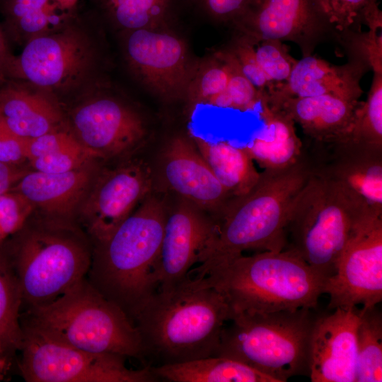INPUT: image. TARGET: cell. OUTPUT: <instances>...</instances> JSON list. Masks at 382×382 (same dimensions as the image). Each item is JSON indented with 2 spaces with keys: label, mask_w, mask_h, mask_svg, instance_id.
Masks as SVG:
<instances>
[{
  "label": "cell",
  "mask_w": 382,
  "mask_h": 382,
  "mask_svg": "<svg viewBox=\"0 0 382 382\" xmlns=\"http://www.w3.org/2000/svg\"><path fill=\"white\" fill-rule=\"evenodd\" d=\"M234 23L252 38L296 43L303 57L319 44L338 39L315 0H253Z\"/></svg>",
  "instance_id": "cell-14"
},
{
  "label": "cell",
  "mask_w": 382,
  "mask_h": 382,
  "mask_svg": "<svg viewBox=\"0 0 382 382\" xmlns=\"http://www.w3.org/2000/svg\"><path fill=\"white\" fill-rule=\"evenodd\" d=\"M313 308L238 313L224 327L214 356L228 357L285 382L308 375Z\"/></svg>",
  "instance_id": "cell-8"
},
{
  "label": "cell",
  "mask_w": 382,
  "mask_h": 382,
  "mask_svg": "<svg viewBox=\"0 0 382 382\" xmlns=\"http://www.w3.org/2000/svg\"><path fill=\"white\" fill-rule=\"evenodd\" d=\"M180 199L168 210L160 251L153 267L156 291H168L188 276L216 231L212 215Z\"/></svg>",
  "instance_id": "cell-15"
},
{
  "label": "cell",
  "mask_w": 382,
  "mask_h": 382,
  "mask_svg": "<svg viewBox=\"0 0 382 382\" xmlns=\"http://www.w3.org/2000/svg\"><path fill=\"white\" fill-rule=\"evenodd\" d=\"M28 171L20 165L0 162V195L11 190Z\"/></svg>",
  "instance_id": "cell-42"
},
{
  "label": "cell",
  "mask_w": 382,
  "mask_h": 382,
  "mask_svg": "<svg viewBox=\"0 0 382 382\" xmlns=\"http://www.w3.org/2000/svg\"><path fill=\"white\" fill-rule=\"evenodd\" d=\"M231 317L224 296L200 279L187 277L168 291H156L132 320L146 357L158 365L214 356Z\"/></svg>",
  "instance_id": "cell-2"
},
{
  "label": "cell",
  "mask_w": 382,
  "mask_h": 382,
  "mask_svg": "<svg viewBox=\"0 0 382 382\" xmlns=\"http://www.w3.org/2000/svg\"><path fill=\"white\" fill-rule=\"evenodd\" d=\"M153 178L141 161L98 172L76 212L93 244L108 239L150 193Z\"/></svg>",
  "instance_id": "cell-11"
},
{
  "label": "cell",
  "mask_w": 382,
  "mask_h": 382,
  "mask_svg": "<svg viewBox=\"0 0 382 382\" xmlns=\"http://www.w3.org/2000/svg\"><path fill=\"white\" fill-rule=\"evenodd\" d=\"M369 211L336 183L310 173L291 206L284 250L297 255L327 281L337 271L354 224Z\"/></svg>",
  "instance_id": "cell-7"
},
{
  "label": "cell",
  "mask_w": 382,
  "mask_h": 382,
  "mask_svg": "<svg viewBox=\"0 0 382 382\" xmlns=\"http://www.w3.org/2000/svg\"><path fill=\"white\" fill-rule=\"evenodd\" d=\"M190 134V139L216 179L233 197L245 195L255 185L260 173L244 148L226 141L212 143Z\"/></svg>",
  "instance_id": "cell-26"
},
{
  "label": "cell",
  "mask_w": 382,
  "mask_h": 382,
  "mask_svg": "<svg viewBox=\"0 0 382 382\" xmlns=\"http://www.w3.org/2000/svg\"><path fill=\"white\" fill-rule=\"evenodd\" d=\"M325 294L331 310L382 301V214L369 211L355 222Z\"/></svg>",
  "instance_id": "cell-10"
},
{
  "label": "cell",
  "mask_w": 382,
  "mask_h": 382,
  "mask_svg": "<svg viewBox=\"0 0 382 382\" xmlns=\"http://www.w3.org/2000/svg\"><path fill=\"white\" fill-rule=\"evenodd\" d=\"M64 11L53 0H6V28L13 38L29 40L62 28Z\"/></svg>",
  "instance_id": "cell-28"
},
{
  "label": "cell",
  "mask_w": 382,
  "mask_h": 382,
  "mask_svg": "<svg viewBox=\"0 0 382 382\" xmlns=\"http://www.w3.org/2000/svg\"><path fill=\"white\" fill-rule=\"evenodd\" d=\"M333 310L314 322L308 376L312 382H355L359 311L357 307Z\"/></svg>",
  "instance_id": "cell-19"
},
{
  "label": "cell",
  "mask_w": 382,
  "mask_h": 382,
  "mask_svg": "<svg viewBox=\"0 0 382 382\" xmlns=\"http://www.w3.org/2000/svg\"><path fill=\"white\" fill-rule=\"evenodd\" d=\"M249 37L256 61L271 84L269 90L286 81L297 62L290 55L286 45L277 40Z\"/></svg>",
  "instance_id": "cell-34"
},
{
  "label": "cell",
  "mask_w": 382,
  "mask_h": 382,
  "mask_svg": "<svg viewBox=\"0 0 382 382\" xmlns=\"http://www.w3.org/2000/svg\"><path fill=\"white\" fill-rule=\"evenodd\" d=\"M231 67L226 88L208 100L207 105L241 111L253 110L260 103L262 93L241 73L233 56L224 53Z\"/></svg>",
  "instance_id": "cell-33"
},
{
  "label": "cell",
  "mask_w": 382,
  "mask_h": 382,
  "mask_svg": "<svg viewBox=\"0 0 382 382\" xmlns=\"http://www.w3.org/2000/svg\"><path fill=\"white\" fill-rule=\"evenodd\" d=\"M369 70L354 59H348L343 65H334L310 55L297 60L286 81L264 94L274 98L331 95L359 100L363 93L360 80Z\"/></svg>",
  "instance_id": "cell-20"
},
{
  "label": "cell",
  "mask_w": 382,
  "mask_h": 382,
  "mask_svg": "<svg viewBox=\"0 0 382 382\" xmlns=\"http://www.w3.org/2000/svg\"><path fill=\"white\" fill-rule=\"evenodd\" d=\"M11 357L0 345V381L3 380L9 368Z\"/></svg>",
  "instance_id": "cell-44"
},
{
  "label": "cell",
  "mask_w": 382,
  "mask_h": 382,
  "mask_svg": "<svg viewBox=\"0 0 382 382\" xmlns=\"http://www.w3.org/2000/svg\"><path fill=\"white\" fill-rule=\"evenodd\" d=\"M356 342L355 382H381L382 314L377 305L359 311Z\"/></svg>",
  "instance_id": "cell-30"
},
{
  "label": "cell",
  "mask_w": 382,
  "mask_h": 382,
  "mask_svg": "<svg viewBox=\"0 0 382 382\" xmlns=\"http://www.w3.org/2000/svg\"><path fill=\"white\" fill-rule=\"evenodd\" d=\"M320 11L338 33L361 31L363 12L376 0H315Z\"/></svg>",
  "instance_id": "cell-36"
},
{
  "label": "cell",
  "mask_w": 382,
  "mask_h": 382,
  "mask_svg": "<svg viewBox=\"0 0 382 382\" xmlns=\"http://www.w3.org/2000/svg\"><path fill=\"white\" fill-rule=\"evenodd\" d=\"M172 0H108L107 8L117 24L129 30L154 29L168 15Z\"/></svg>",
  "instance_id": "cell-31"
},
{
  "label": "cell",
  "mask_w": 382,
  "mask_h": 382,
  "mask_svg": "<svg viewBox=\"0 0 382 382\" xmlns=\"http://www.w3.org/2000/svg\"><path fill=\"white\" fill-rule=\"evenodd\" d=\"M26 308L50 303L86 278L93 243L73 221H28L4 242Z\"/></svg>",
  "instance_id": "cell-5"
},
{
  "label": "cell",
  "mask_w": 382,
  "mask_h": 382,
  "mask_svg": "<svg viewBox=\"0 0 382 382\" xmlns=\"http://www.w3.org/2000/svg\"><path fill=\"white\" fill-rule=\"evenodd\" d=\"M92 57L91 45L81 32L60 28L28 40L21 53L12 57L2 77L47 90L64 88L83 76Z\"/></svg>",
  "instance_id": "cell-12"
},
{
  "label": "cell",
  "mask_w": 382,
  "mask_h": 382,
  "mask_svg": "<svg viewBox=\"0 0 382 382\" xmlns=\"http://www.w3.org/2000/svg\"><path fill=\"white\" fill-rule=\"evenodd\" d=\"M27 139L12 132L0 115V162L20 165L26 160Z\"/></svg>",
  "instance_id": "cell-40"
},
{
  "label": "cell",
  "mask_w": 382,
  "mask_h": 382,
  "mask_svg": "<svg viewBox=\"0 0 382 382\" xmlns=\"http://www.w3.org/2000/svg\"><path fill=\"white\" fill-rule=\"evenodd\" d=\"M167 213L164 202L149 195L108 239L93 244L86 278L132 322L156 291L152 272Z\"/></svg>",
  "instance_id": "cell-3"
},
{
  "label": "cell",
  "mask_w": 382,
  "mask_h": 382,
  "mask_svg": "<svg viewBox=\"0 0 382 382\" xmlns=\"http://www.w3.org/2000/svg\"><path fill=\"white\" fill-rule=\"evenodd\" d=\"M337 43L342 47L348 59L364 64L373 72L382 71V29L338 33Z\"/></svg>",
  "instance_id": "cell-35"
},
{
  "label": "cell",
  "mask_w": 382,
  "mask_h": 382,
  "mask_svg": "<svg viewBox=\"0 0 382 382\" xmlns=\"http://www.w3.org/2000/svg\"><path fill=\"white\" fill-rule=\"evenodd\" d=\"M228 52L236 60L241 73L262 94L271 88L270 81L256 61L249 37L243 34L235 41Z\"/></svg>",
  "instance_id": "cell-38"
},
{
  "label": "cell",
  "mask_w": 382,
  "mask_h": 382,
  "mask_svg": "<svg viewBox=\"0 0 382 382\" xmlns=\"http://www.w3.org/2000/svg\"><path fill=\"white\" fill-rule=\"evenodd\" d=\"M158 379L170 382H278L241 361L221 356L149 366Z\"/></svg>",
  "instance_id": "cell-25"
},
{
  "label": "cell",
  "mask_w": 382,
  "mask_h": 382,
  "mask_svg": "<svg viewBox=\"0 0 382 382\" xmlns=\"http://www.w3.org/2000/svg\"><path fill=\"white\" fill-rule=\"evenodd\" d=\"M202 6L212 16L235 22L253 0H200Z\"/></svg>",
  "instance_id": "cell-41"
},
{
  "label": "cell",
  "mask_w": 382,
  "mask_h": 382,
  "mask_svg": "<svg viewBox=\"0 0 382 382\" xmlns=\"http://www.w3.org/2000/svg\"><path fill=\"white\" fill-rule=\"evenodd\" d=\"M26 308L21 325L49 338L90 352L146 358L132 320L86 278L52 302Z\"/></svg>",
  "instance_id": "cell-6"
},
{
  "label": "cell",
  "mask_w": 382,
  "mask_h": 382,
  "mask_svg": "<svg viewBox=\"0 0 382 382\" xmlns=\"http://www.w3.org/2000/svg\"><path fill=\"white\" fill-rule=\"evenodd\" d=\"M128 62L140 80L162 97L175 98L190 79L187 49L170 33L154 29L132 30L126 44Z\"/></svg>",
  "instance_id": "cell-17"
},
{
  "label": "cell",
  "mask_w": 382,
  "mask_h": 382,
  "mask_svg": "<svg viewBox=\"0 0 382 382\" xmlns=\"http://www.w3.org/2000/svg\"><path fill=\"white\" fill-rule=\"evenodd\" d=\"M260 103L265 129L243 148L263 169H279L297 163L301 158L303 145L297 136L294 122L264 100Z\"/></svg>",
  "instance_id": "cell-24"
},
{
  "label": "cell",
  "mask_w": 382,
  "mask_h": 382,
  "mask_svg": "<svg viewBox=\"0 0 382 382\" xmlns=\"http://www.w3.org/2000/svg\"><path fill=\"white\" fill-rule=\"evenodd\" d=\"M302 156L310 173L333 181L370 209L382 214V147L348 137L316 141Z\"/></svg>",
  "instance_id": "cell-13"
},
{
  "label": "cell",
  "mask_w": 382,
  "mask_h": 382,
  "mask_svg": "<svg viewBox=\"0 0 382 382\" xmlns=\"http://www.w3.org/2000/svg\"><path fill=\"white\" fill-rule=\"evenodd\" d=\"M261 100L288 115L303 133L316 141H332L349 136L361 101L320 95Z\"/></svg>",
  "instance_id": "cell-22"
},
{
  "label": "cell",
  "mask_w": 382,
  "mask_h": 382,
  "mask_svg": "<svg viewBox=\"0 0 382 382\" xmlns=\"http://www.w3.org/2000/svg\"><path fill=\"white\" fill-rule=\"evenodd\" d=\"M0 115L8 129L24 139H33L59 129V107L42 92L18 84L0 88Z\"/></svg>",
  "instance_id": "cell-23"
},
{
  "label": "cell",
  "mask_w": 382,
  "mask_h": 382,
  "mask_svg": "<svg viewBox=\"0 0 382 382\" xmlns=\"http://www.w3.org/2000/svg\"><path fill=\"white\" fill-rule=\"evenodd\" d=\"M22 306L19 282L2 243L0 244V345L11 357L22 347Z\"/></svg>",
  "instance_id": "cell-29"
},
{
  "label": "cell",
  "mask_w": 382,
  "mask_h": 382,
  "mask_svg": "<svg viewBox=\"0 0 382 382\" xmlns=\"http://www.w3.org/2000/svg\"><path fill=\"white\" fill-rule=\"evenodd\" d=\"M347 137L382 147V71L374 72L367 98L361 102Z\"/></svg>",
  "instance_id": "cell-32"
},
{
  "label": "cell",
  "mask_w": 382,
  "mask_h": 382,
  "mask_svg": "<svg viewBox=\"0 0 382 382\" xmlns=\"http://www.w3.org/2000/svg\"><path fill=\"white\" fill-rule=\"evenodd\" d=\"M74 135L96 158L125 154L146 135L141 117L129 107L110 98L91 99L73 112Z\"/></svg>",
  "instance_id": "cell-16"
},
{
  "label": "cell",
  "mask_w": 382,
  "mask_h": 382,
  "mask_svg": "<svg viewBox=\"0 0 382 382\" xmlns=\"http://www.w3.org/2000/svg\"><path fill=\"white\" fill-rule=\"evenodd\" d=\"M34 208L30 202L14 190L0 195V244L23 227Z\"/></svg>",
  "instance_id": "cell-37"
},
{
  "label": "cell",
  "mask_w": 382,
  "mask_h": 382,
  "mask_svg": "<svg viewBox=\"0 0 382 382\" xmlns=\"http://www.w3.org/2000/svg\"><path fill=\"white\" fill-rule=\"evenodd\" d=\"M93 163L64 173L28 171L11 190L39 207L46 218L74 221L98 173Z\"/></svg>",
  "instance_id": "cell-21"
},
{
  "label": "cell",
  "mask_w": 382,
  "mask_h": 382,
  "mask_svg": "<svg viewBox=\"0 0 382 382\" xmlns=\"http://www.w3.org/2000/svg\"><path fill=\"white\" fill-rule=\"evenodd\" d=\"M13 56L9 51L6 35L0 26V76L2 77L5 69Z\"/></svg>",
  "instance_id": "cell-43"
},
{
  "label": "cell",
  "mask_w": 382,
  "mask_h": 382,
  "mask_svg": "<svg viewBox=\"0 0 382 382\" xmlns=\"http://www.w3.org/2000/svg\"><path fill=\"white\" fill-rule=\"evenodd\" d=\"M200 279L218 290L231 316L314 308L326 281L288 250L243 254L212 268Z\"/></svg>",
  "instance_id": "cell-4"
},
{
  "label": "cell",
  "mask_w": 382,
  "mask_h": 382,
  "mask_svg": "<svg viewBox=\"0 0 382 382\" xmlns=\"http://www.w3.org/2000/svg\"><path fill=\"white\" fill-rule=\"evenodd\" d=\"M96 159L73 133L60 129L27 139L26 160L34 170L64 173L93 163Z\"/></svg>",
  "instance_id": "cell-27"
},
{
  "label": "cell",
  "mask_w": 382,
  "mask_h": 382,
  "mask_svg": "<svg viewBox=\"0 0 382 382\" xmlns=\"http://www.w3.org/2000/svg\"><path fill=\"white\" fill-rule=\"evenodd\" d=\"M19 369L27 382H154L150 366L132 369L127 357L79 349L22 326Z\"/></svg>",
  "instance_id": "cell-9"
},
{
  "label": "cell",
  "mask_w": 382,
  "mask_h": 382,
  "mask_svg": "<svg viewBox=\"0 0 382 382\" xmlns=\"http://www.w3.org/2000/svg\"><path fill=\"white\" fill-rule=\"evenodd\" d=\"M56 2L59 7L65 11L67 9H71L78 1V0H53Z\"/></svg>",
  "instance_id": "cell-45"
},
{
  "label": "cell",
  "mask_w": 382,
  "mask_h": 382,
  "mask_svg": "<svg viewBox=\"0 0 382 382\" xmlns=\"http://www.w3.org/2000/svg\"><path fill=\"white\" fill-rule=\"evenodd\" d=\"M159 173L166 188L214 218L233 198L190 137L178 135L166 143L160 156Z\"/></svg>",
  "instance_id": "cell-18"
},
{
  "label": "cell",
  "mask_w": 382,
  "mask_h": 382,
  "mask_svg": "<svg viewBox=\"0 0 382 382\" xmlns=\"http://www.w3.org/2000/svg\"><path fill=\"white\" fill-rule=\"evenodd\" d=\"M310 173L303 156L290 166L260 173L255 185L245 195L233 197L214 218L215 233L191 275L202 278L218 264L246 250H283L291 206Z\"/></svg>",
  "instance_id": "cell-1"
},
{
  "label": "cell",
  "mask_w": 382,
  "mask_h": 382,
  "mask_svg": "<svg viewBox=\"0 0 382 382\" xmlns=\"http://www.w3.org/2000/svg\"><path fill=\"white\" fill-rule=\"evenodd\" d=\"M221 62L211 65L199 77L194 96L197 102L207 104L209 99L226 88L231 67L224 54H221Z\"/></svg>",
  "instance_id": "cell-39"
}]
</instances>
